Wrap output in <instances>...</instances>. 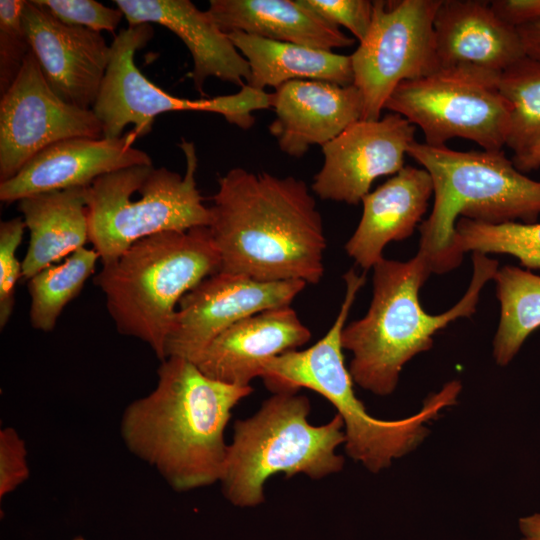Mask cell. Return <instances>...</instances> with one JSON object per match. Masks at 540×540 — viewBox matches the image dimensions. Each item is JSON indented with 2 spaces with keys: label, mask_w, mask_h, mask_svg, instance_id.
<instances>
[{
  "label": "cell",
  "mask_w": 540,
  "mask_h": 540,
  "mask_svg": "<svg viewBox=\"0 0 540 540\" xmlns=\"http://www.w3.org/2000/svg\"><path fill=\"white\" fill-rule=\"evenodd\" d=\"M408 155L433 183V208L419 225V250L431 272L443 274L462 262L454 248L461 217L501 224L535 223L540 215V182L519 171L503 150L456 151L413 142Z\"/></svg>",
  "instance_id": "obj_5"
},
{
  "label": "cell",
  "mask_w": 540,
  "mask_h": 540,
  "mask_svg": "<svg viewBox=\"0 0 540 540\" xmlns=\"http://www.w3.org/2000/svg\"><path fill=\"white\" fill-rule=\"evenodd\" d=\"M442 0L373 1L369 30L351 58L362 120H378L402 82L438 70L434 18Z\"/></svg>",
  "instance_id": "obj_11"
},
{
  "label": "cell",
  "mask_w": 540,
  "mask_h": 540,
  "mask_svg": "<svg viewBox=\"0 0 540 540\" xmlns=\"http://www.w3.org/2000/svg\"><path fill=\"white\" fill-rule=\"evenodd\" d=\"M74 540H85L83 537H77Z\"/></svg>",
  "instance_id": "obj_38"
},
{
  "label": "cell",
  "mask_w": 540,
  "mask_h": 540,
  "mask_svg": "<svg viewBox=\"0 0 540 540\" xmlns=\"http://www.w3.org/2000/svg\"><path fill=\"white\" fill-rule=\"evenodd\" d=\"M27 449L24 440L12 427L0 430V499L29 478Z\"/></svg>",
  "instance_id": "obj_33"
},
{
  "label": "cell",
  "mask_w": 540,
  "mask_h": 540,
  "mask_svg": "<svg viewBox=\"0 0 540 540\" xmlns=\"http://www.w3.org/2000/svg\"><path fill=\"white\" fill-rule=\"evenodd\" d=\"M521 540H540V513L521 517L518 520Z\"/></svg>",
  "instance_id": "obj_36"
},
{
  "label": "cell",
  "mask_w": 540,
  "mask_h": 540,
  "mask_svg": "<svg viewBox=\"0 0 540 540\" xmlns=\"http://www.w3.org/2000/svg\"><path fill=\"white\" fill-rule=\"evenodd\" d=\"M61 22L95 32L114 33L124 17L118 8L95 0H36Z\"/></svg>",
  "instance_id": "obj_31"
},
{
  "label": "cell",
  "mask_w": 540,
  "mask_h": 540,
  "mask_svg": "<svg viewBox=\"0 0 540 540\" xmlns=\"http://www.w3.org/2000/svg\"><path fill=\"white\" fill-rule=\"evenodd\" d=\"M432 195L429 173L404 166L363 197L361 219L345 244L347 255L363 270L372 269L389 242L407 239L419 227Z\"/></svg>",
  "instance_id": "obj_21"
},
{
  "label": "cell",
  "mask_w": 540,
  "mask_h": 540,
  "mask_svg": "<svg viewBox=\"0 0 540 540\" xmlns=\"http://www.w3.org/2000/svg\"><path fill=\"white\" fill-rule=\"evenodd\" d=\"M415 125L391 113L358 120L322 146L323 165L312 191L323 200L361 203L375 179L398 173L415 142Z\"/></svg>",
  "instance_id": "obj_14"
},
{
  "label": "cell",
  "mask_w": 540,
  "mask_h": 540,
  "mask_svg": "<svg viewBox=\"0 0 540 540\" xmlns=\"http://www.w3.org/2000/svg\"><path fill=\"white\" fill-rule=\"evenodd\" d=\"M209 211L219 271L266 282H320L327 242L303 180L233 168L218 179Z\"/></svg>",
  "instance_id": "obj_1"
},
{
  "label": "cell",
  "mask_w": 540,
  "mask_h": 540,
  "mask_svg": "<svg viewBox=\"0 0 540 540\" xmlns=\"http://www.w3.org/2000/svg\"><path fill=\"white\" fill-rule=\"evenodd\" d=\"M343 279L345 296L327 333L307 349L291 350L270 360L261 378L272 393L307 388L326 398L343 420L347 455L377 473L425 439L429 434L425 424L445 407L456 404L462 386L457 380L446 383L424 400L419 412L407 418L381 420L371 416L354 393L341 343L342 330L366 277L351 268Z\"/></svg>",
  "instance_id": "obj_4"
},
{
  "label": "cell",
  "mask_w": 540,
  "mask_h": 540,
  "mask_svg": "<svg viewBox=\"0 0 540 540\" xmlns=\"http://www.w3.org/2000/svg\"><path fill=\"white\" fill-rule=\"evenodd\" d=\"M207 11L225 33L240 31L328 51L355 42L300 0H211Z\"/></svg>",
  "instance_id": "obj_22"
},
{
  "label": "cell",
  "mask_w": 540,
  "mask_h": 540,
  "mask_svg": "<svg viewBox=\"0 0 540 540\" xmlns=\"http://www.w3.org/2000/svg\"><path fill=\"white\" fill-rule=\"evenodd\" d=\"M329 23L348 29L361 42L372 18L373 1L369 0H300Z\"/></svg>",
  "instance_id": "obj_32"
},
{
  "label": "cell",
  "mask_w": 540,
  "mask_h": 540,
  "mask_svg": "<svg viewBox=\"0 0 540 540\" xmlns=\"http://www.w3.org/2000/svg\"><path fill=\"white\" fill-rule=\"evenodd\" d=\"M18 210L29 230L21 261L26 280L89 242L85 188L31 195L18 201Z\"/></svg>",
  "instance_id": "obj_23"
},
{
  "label": "cell",
  "mask_w": 540,
  "mask_h": 540,
  "mask_svg": "<svg viewBox=\"0 0 540 540\" xmlns=\"http://www.w3.org/2000/svg\"><path fill=\"white\" fill-rule=\"evenodd\" d=\"M220 269L208 227L158 233L102 265L94 284L118 332L146 343L163 361L182 297Z\"/></svg>",
  "instance_id": "obj_6"
},
{
  "label": "cell",
  "mask_w": 540,
  "mask_h": 540,
  "mask_svg": "<svg viewBox=\"0 0 540 540\" xmlns=\"http://www.w3.org/2000/svg\"><path fill=\"white\" fill-rule=\"evenodd\" d=\"M23 218L15 217L0 223V328L3 329L14 310L15 287L22 275V262L16 257L24 229Z\"/></svg>",
  "instance_id": "obj_30"
},
{
  "label": "cell",
  "mask_w": 540,
  "mask_h": 540,
  "mask_svg": "<svg viewBox=\"0 0 540 540\" xmlns=\"http://www.w3.org/2000/svg\"><path fill=\"white\" fill-rule=\"evenodd\" d=\"M490 6L500 20L515 29L540 21V0H495Z\"/></svg>",
  "instance_id": "obj_34"
},
{
  "label": "cell",
  "mask_w": 540,
  "mask_h": 540,
  "mask_svg": "<svg viewBox=\"0 0 540 540\" xmlns=\"http://www.w3.org/2000/svg\"><path fill=\"white\" fill-rule=\"evenodd\" d=\"M24 0L0 1V94L12 86L30 52L22 21Z\"/></svg>",
  "instance_id": "obj_29"
},
{
  "label": "cell",
  "mask_w": 540,
  "mask_h": 540,
  "mask_svg": "<svg viewBox=\"0 0 540 540\" xmlns=\"http://www.w3.org/2000/svg\"><path fill=\"white\" fill-rule=\"evenodd\" d=\"M275 119L269 126L282 152L300 158L324 146L362 117L363 97L353 84L293 80L271 93Z\"/></svg>",
  "instance_id": "obj_19"
},
{
  "label": "cell",
  "mask_w": 540,
  "mask_h": 540,
  "mask_svg": "<svg viewBox=\"0 0 540 540\" xmlns=\"http://www.w3.org/2000/svg\"><path fill=\"white\" fill-rule=\"evenodd\" d=\"M496 85L510 107L506 145L516 162L540 146V61L524 56L501 73Z\"/></svg>",
  "instance_id": "obj_27"
},
{
  "label": "cell",
  "mask_w": 540,
  "mask_h": 540,
  "mask_svg": "<svg viewBox=\"0 0 540 540\" xmlns=\"http://www.w3.org/2000/svg\"><path fill=\"white\" fill-rule=\"evenodd\" d=\"M250 68L247 85L275 89L293 80H318L347 86L353 84L350 56L249 35L227 33Z\"/></svg>",
  "instance_id": "obj_24"
},
{
  "label": "cell",
  "mask_w": 540,
  "mask_h": 540,
  "mask_svg": "<svg viewBox=\"0 0 540 540\" xmlns=\"http://www.w3.org/2000/svg\"><path fill=\"white\" fill-rule=\"evenodd\" d=\"M98 260L94 249L82 247L63 262L44 268L27 280L33 328L43 332L55 328L63 309L80 294Z\"/></svg>",
  "instance_id": "obj_26"
},
{
  "label": "cell",
  "mask_w": 540,
  "mask_h": 540,
  "mask_svg": "<svg viewBox=\"0 0 540 540\" xmlns=\"http://www.w3.org/2000/svg\"><path fill=\"white\" fill-rule=\"evenodd\" d=\"M473 273L464 296L447 311L425 312L419 291L432 274L425 258H383L373 269V294L367 313L345 325L341 334L344 350L352 353L349 372L361 388L376 395L391 394L403 366L414 356L432 348L433 336L459 318L475 311L484 285L493 280L498 262L472 252Z\"/></svg>",
  "instance_id": "obj_3"
},
{
  "label": "cell",
  "mask_w": 540,
  "mask_h": 540,
  "mask_svg": "<svg viewBox=\"0 0 540 540\" xmlns=\"http://www.w3.org/2000/svg\"><path fill=\"white\" fill-rule=\"evenodd\" d=\"M454 248L460 259L470 251L508 254L528 270H540V223L489 224L461 217L455 224Z\"/></svg>",
  "instance_id": "obj_28"
},
{
  "label": "cell",
  "mask_w": 540,
  "mask_h": 540,
  "mask_svg": "<svg viewBox=\"0 0 540 540\" xmlns=\"http://www.w3.org/2000/svg\"><path fill=\"white\" fill-rule=\"evenodd\" d=\"M493 280L500 303V320L493 340V357L508 365L526 338L540 327V276L513 265L498 268Z\"/></svg>",
  "instance_id": "obj_25"
},
{
  "label": "cell",
  "mask_w": 540,
  "mask_h": 540,
  "mask_svg": "<svg viewBox=\"0 0 540 540\" xmlns=\"http://www.w3.org/2000/svg\"><path fill=\"white\" fill-rule=\"evenodd\" d=\"M151 24L129 26L110 44V59L92 111L101 123L103 138L122 136L132 124L137 137L147 135L157 116L170 111H199L222 115L242 129L255 123L253 112L270 108V94L247 84L230 95L190 100L169 94L136 66L135 54L152 39Z\"/></svg>",
  "instance_id": "obj_9"
},
{
  "label": "cell",
  "mask_w": 540,
  "mask_h": 540,
  "mask_svg": "<svg viewBox=\"0 0 540 540\" xmlns=\"http://www.w3.org/2000/svg\"><path fill=\"white\" fill-rule=\"evenodd\" d=\"M513 164L521 172L537 169L540 167V146L532 150L526 157Z\"/></svg>",
  "instance_id": "obj_37"
},
{
  "label": "cell",
  "mask_w": 540,
  "mask_h": 540,
  "mask_svg": "<svg viewBox=\"0 0 540 540\" xmlns=\"http://www.w3.org/2000/svg\"><path fill=\"white\" fill-rule=\"evenodd\" d=\"M311 331L289 306L268 309L233 324L191 362L211 379L246 387L273 358L306 344Z\"/></svg>",
  "instance_id": "obj_18"
},
{
  "label": "cell",
  "mask_w": 540,
  "mask_h": 540,
  "mask_svg": "<svg viewBox=\"0 0 540 540\" xmlns=\"http://www.w3.org/2000/svg\"><path fill=\"white\" fill-rule=\"evenodd\" d=\"M22 21L51 89L69 104L92 109L110 59L102 34L61 22L36 0L25 1Z\"/></svg>",
  "instance_id": "obj_15"
},
{
  "label": "cell",
  "mask_w": 540,
  "mask_h": 540,
  "mask_svg": "<svg viewBox=\"0 0 540 540\" xmlns=\"http://www.w3.org/2000/svg\"><path fill=\"white\" fill-rule=\"evenodd\" d=\"M434 34L438 70L497 81L526 56L517 29L500 20L486 1L442 0Z\"/></svg>",
  "instance_id": "obj_16"
},
{
  "label": "cell",
  "mask_w": 540,
  "mask_h": 540,
  "mask_svg": "<svg viewBox=\"0 0 540 540\" xmlns=\"http://www.w3.org/2000/svg\"><path fill=\"white\" fill-rule=\"evenodd\" d=\"M496 82L437 70L400 83L384 109L420 127L427 145L445 146L459 137L486 151H500L506 145L510 107Z\"/></svg>",
  "instance_id": "obj_10"
},
{
  "label": "cell",
  "mask_w": 540,
  "mask_h": 540,
  "mask_svg": "<svg viewBox=\"0 0 540 540\" xmlns=\"http://www.w3.org/2000/svg\"><path fill=\"white\" fill-rule=\"evenodd\" d=\"M525 55L540 61V21L517 28Z\"/></svg>",
  "instance_id": "obj_35"
},
{
  "label": "cell",
  "mask_w": 540,
  "mask_h": 540,
  "mask_svg": "<svg viewBox=\"0 0 540 540\" xmlns=\"http://www.w3.org/2000/svg\"><path fill=\"white\" fill-rule=\"evenodd\" d=\"M310 410L305 395L273 393L253 416L234 423L220 480L233 505L262 503L264 484L274 474H305L317 480L342 470L344 458L336 453L346 440L342 418L336 414L315 426L308 421Z\"/></svg>",
  "instance_id": "obj_7"
},
{
  "label": "cell",
  "mask_w": 540,
  "mask_h": 540,
  "mask_svg": "<svg viewBox=\"0 0 540 540\" xmlns=\"http://www.w3.org/2000/svg\"><path fill=\"white\" fill-rule=\"evenodd\" d=\"M185 174L166 167L136 165L106 174L85 187L89 242L102 265L134 243L167 231L208 227L209 207L197 188L198 158L193 142L179 144Z\"/></svg>",
  "instance_id": "obj_8"
},
{
  "label": "cell",
  "mask_w": 540,
  "mask_h": 540,
  "mask_svg": "<svg viewBox=\"0 0 540 540\" xmlns=\"http://www.w3.org/2000/svg\"><path fill=\"white\" fill-rule=\"evenodd\" d=\"M129 26L159 24L178 36L193 59L191 78L204 95L209 77L240 87L250 79L246 59L233 45L208 11L198 9L190 0H115Z\"/></svg>",
  "instance_id": "obj_20"
},
{
  "label": "cell",
  "mask_w": 540,
  "mask_h": 540,
  "mask_svg": "<svg viewBox=\"0 0 540 540\" xmlns=\"http://www.w3.org/2000/svg\"><path fill=\"white\" fill-rule=\"evenodd\" d=\"M157 375L156 387L124 409L125 446L177 492L220 482L228 450L225 428L253 388L211 379L178 356L161 361Z\"/></svg>",
  "instance_id": "obj_2"
},
{
  "label": "cell",
  "mask_w": 540,
  "mask_h": 540,
  "mask_svg": "<svg viewBox=\"0 0 540 540\" xmlns=\"http://www.w3.org/2000/svg\"><path fill=\"white\" fill-rule=\"evenodd\" d=\"M73 137L103 138L90 110L60 98L47 83L30 50L12 86L0 101V182L15 176L36 154Z\"/></svg>",
  "instance_id": "obj_12"
},
{
  "label": "cell",
  "mask_w": 540,
  "mask_h": 540,
  "mask_svg": "<svg viewBox=\"0 0 540 540\" xmlns=\"http://www.w3.org/2000/svg\"><path fill=\"white\" fill-rule=\"evenodd\" d=\"M306 285L300 280L266 282L221 271L208 276L180 300L166 340V358L191 361L238 321L291 305Z\"/></svg>",
  "instance_id": "obj_13"
},
{
  "label": "cell",
  "mask_w": 540,
  "mask_h": 540,
  "mask_svg": "<svg viewBox=\"0 0 540 540\" xmlns=\"http://www.w3.org/2000/svg\"><path fill=\"white\" fill-rule=\"evenodd\" d=\"M134 131L119 138L73 137L56 142L30 159L7 181L0 182L5 203L36 194L85 188L111 172L152 164L150 156L133 146Z\"/></svg>",
  "instance_id": "obj_17"
}]
</instances>
